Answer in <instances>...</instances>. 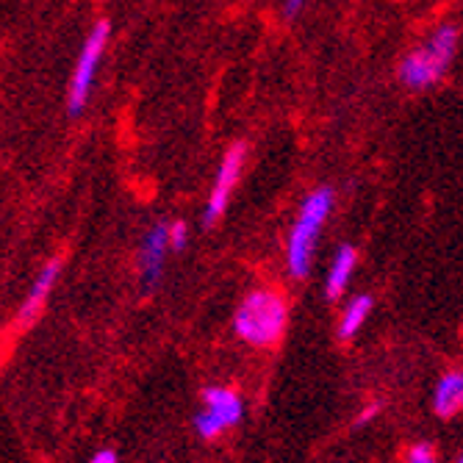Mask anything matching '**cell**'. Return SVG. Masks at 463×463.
<instances>
[{
	"mask_svg": "<svg viewBox=\"0 0 463 463\" xmlns=\"http://www.w3.org/2000/svg\"><path fill=\"white\" fill-rule=\"evenodd\" d=\"M288 322V303L275 288H252L233 314V330L252 347H272Z\"/></svg>",
	"mask_w": 463,
	"mask_h": 463,
	"instance_id": "obj_1",
	"label": "cell"
},
{
	"mask_svg": "<svg viewBox=\"0 0 463 463\" xmlns=\"http://www.w3.org/2000/svg\"><path fill=\"white\" fill-rule=\"evenodd\" d=\"M333 197L335 194L330 186H319L303 200L298 220H294L288 231V244H286V264H288L291 278H306L311 272L317 239H319L325 220L333 212Z\"/></svg>",
	"mask_w": 463,
	"mask_h": 463,
	"instance_id": "obj_2",
	"label": "cell"
},
{
	"mask_svg": "<svg viewBox=\"0 0 463 463\" xmlns=\"http://www.w3.org/2000/svg\"><path fill=\"white\" fill-rule=\"evenodd\" d=\"M458 39H460V33L452 23L439 25V31L425 42L422 48L411 51L400 61V70H397L400 80L408 90H428L433 83H439L455 59Z\"/></svg>",
	"mask_w": 463,
	"mask_h": 463,
	"instance_id": "obj_3",
	"label": "cell"
},
{
	"mask_svg": "<svg viewBox=\"0 0 463 463\" xmlns=\"http://www.w3.org/2000/svg\"><path fill=\"white\" fill-rule=\"evenodd\" d=\"M109 33H111V23L109 20H98L92 25V31H90L87 42H83L78 64H75V72H72V80H70V92H67V111H70V117H78L83 111V106H87V100H90V92H92V83H95L103 51L109 45Z\"/></svg>",
	"mask_w": 463,
	"mask_h": 463,
	"instance_id": "obj_4",
	"label": "cell"
},
{
	"mask_svg": "<svg viewBox=\"0 0 463 463\" xmlns=\"http://www.w3.org/2000/svg\"><path fill=\"white\" fill-rule=\"evenodd\" d=\"M203 405L205 408L194 416V430L200 439H217L222 430L239 425L244 416V402L233 389H222V386L205 389Z\"/></svg>",
	"mask_w": 463,
	"mask_h": 463,
	"instance_id": "obj_5",
	"label": "cell"
},
{
	"mask_svg": "<svg viewBox=\"0 0 463 463\" xmlns=\"http://www.w3.org/2000/svg\"><path fill=\"white\" fill-rule=\"evenodd\" d=\"M244 153H247L244 145H233V147L222 156V164H220V170H217L212 194H208L205 212H203V228H214L217 220L225 214L228 200H231V192H233V186H236L239 178H241Z\"/></svg>",
	"mask_w": 463,
	"mask_h": 463,
	"instance_id": "obj_6",
	"label": "cell"
},
{
	"mask_svg": "<svg viewBox=\"0 0 463 463\" xmlns=\"http://www.w3.org/2000/svg\"><path fill=\"white\" fill-rule=\"evenodd\" d=\"M170 225L158 222L153 225L139 247V280H142V291L153 294L156 286L161 283L164 275V259H166V250H170Z\"/></svg>",
	"mask_w": 463,
	"mask_h": 463,
	"instance_id": "obj_7",
	"label": "cell"
},
{
	"mask_svg": "<svg viewBox=\"0 0 463 463\" xmlns=\"http://www.w3.org/2000/svg\"><path fill=\"white\" fill-rule=\"evenodd\" d=\"M59 272H61V259H53V261H48L45 267L39 269L36 280L31 283V288H28V294H25V300H23V306H20V311H17V325H20V327H28V325L36 322L42 306L48 303L51 288H53L56 280H59Z\"/></svg>",
	"mask_w": 463,
	"mask_h": 463,
	"instance_id": "obj_8",
	"label": "cell"
},
{
	"mask_svg": "<svg viewBox=\"0 0 463 463\" xmlns=\"http://www.w3.org/2000/svg\"><path fill=\"white\" fill-rule=\"evenodd\" d=\"M355 264H358V256H355V247L353 244H342L339 250H335L333 264L327 269V280H325V288H327V298L330 300H339L342 294L347 291L350 278L355 272Z\"/></svg>",
	"mask_w": 463,
	"mask_h": 463,
	"instance_id": "obj_9",
	"label": "cell"
},
{
	"mask_svg": "<svg viewBox=\"0 0 463 463\" xmlns=\"http://www.w3.org/2000/svg\"><path fill=\"white\" fill-rule=\"evenodd\" d=\"M433 408L439 416H452L455 411L463 408V374L460 372H449L441 377L433 392Z\"/></svg>",
	"mask_w": 463,
	"mask_h": 463,
	"instance_id": "obj_10",
	"label": "cell"
},
{
	"mask_svg": "<svg viewBox=\"0 0 463 463\" xmlns=\"http://www.w3.org/2000/svg\"><path fill=\"white\" fill-rule=\"evenodd\" d=\"M372 298L369 294H358V298H353L350 303H347V308H345V314H342V322H339V339H345V342H350L353 335L361 330V325L366 322V317L372 314Z\"/></svg>",
	"mask_w": 463,
	"mask_h": 463,
	"instance_id": "obj_11",
	"label": "cell"
},
{
	"mask_svg": "<svg viewBox=\"0 0 463 463\" xmlns=\"http://www.w3.org/2000/svg\"><path fill=\"white\" fill-rule=\"evenodd\" d=\"M405 463H436V449L430 444H413L405 455Z\"/></svg>",
	"mask_w": 463,
	"mask_h": 463,
	"instance_id": "obj_12",
	"label": "cell"
},
{
	"mask_svg": "<svg viewBox=\"0 0 463 463\" xmlns=\"http://www.w3.org/2000/svg\"><path fill=\"white\" fill-rule=\"evenodd\" d=\"M186 241H189V228H186V222H173V225H170V244H173V250L181 252V250L186 247Z\"/></svg>",
	"mask_w": 463,
	"mask_h": 463,
	"instance_id": "obj_13",
	"label": "cell"
},
{
	"mask_svg": "<svg viewBox=\"0 0 463 463\" xmlns=\"http://www.w3.org/2000/svg\"><path fill=\"white\" fill-rule=\"evenodd\" d=\"M377 411H381V402H372V405H369V408L355 419V425H366L369 419H374V416H377Z\"/></svg>",
	"mask_w": 463,
	"mask_h": 463,
	"instance_id": "obj_14",
	"label": "cell"
},
{
	"mask_svg": "<svg viewBox=\"0 0 463 463\" xmlns=\"http://www.w3.org/2000/svg\"><path fill=\"white\" fill-rule=\"evenodd\" d=\"M90 463H117V455H114L111 449H100Z\"/></svg>",
	"mask_w": 463,
	"mask_h": 463,
	"instance_id": "obj_15",
	"label": "cell"
},
{
	"mask_svg": "<svg viewBox=\"0 0 463 463\" xmlns=\"http://www.w3.org/2000/svg\"><path fill=\"white\" fill-rule=\"evenodd\" d=\"M303 6H306V0H286V14H288V17H294V14H298Z\"/></svg>",
	"mask_w": 463,
	"mask_h": 463,
	"instance_id": "obj_16",
	"label": "cell"
},
{
	"mask_svg": "<svg viewBox=\"0 0 463 463\" xmlns=\"http://www.w3.org/2000/svg\"><path fill=\"white\" fill-rule=\"evenodd\" d=\"M458 463H463V455H460V458H458Z\"/></svg>",
	"mask_w": 463,
	"mask_h": 463,
	"instance_id": "obj_17",
	"label": "cell"
}]
</instances>
